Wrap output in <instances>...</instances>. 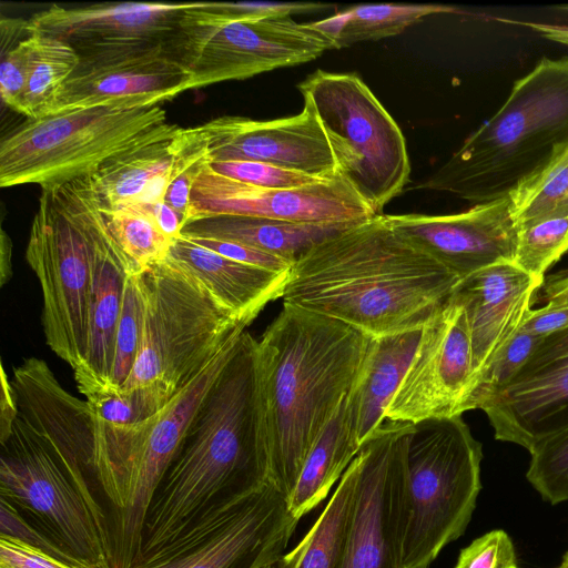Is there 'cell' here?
Wrapping results in <instances>:
<instances>
[{"mask_svg":"<svg viewBox=\"0 0 568 568\" xmlns=\"http://www.w3.org/2000/svg\"><path fill=\"white\" fill-rule=\"evenodd\" d=\"M18 415L19 408L14 389L3 365H1L0 442H3L9 436Z\"/></svg>","mask_w":568,"mask_h":568,"instance_id":"cell-49","label":"cell"},{"mask_svg":"<svg viewBox=\"0 0 568 568\" xmlns=\"http://www.w3.org/2000/svg\"><path fill=\"white\" fill-rule=\"evenodd\" d=\"M371 337L287 303L256 339L268 481L288 498L314 444L346 399Z\"/></svg>","mask_w":568,"mask_h":568,"instance_id":"cell-3","label":"cell"},{"mask_svg":"<svg viewBox=\"0 0 568 568\" xmlns=\"http://www.w3.org/2000/svg\"><path fill=\"white\" fill-rule=\"evenodd\" d=\"M92 233V290L89 341L83 363L73 371L84 397L106 393L114 362L118 325L122 311L128 265L108 227L104 212L89 178L82 179Z\"/></svg>","mask_w":568,"mask_h":568,"instance_id":"cell-22","label":"cell"},{"mask_svg":"<svg viewBox=\"0 0 568 568\" xmlns=\"http://www.w3.org/2000/svg\"><path fill=\"white\" fill-rule=\"evenodd\" d=\"M495 438L529 450L568 425V327L545 337L483 409Z\"/></svg>","mask_w":568,"mask_h":568,"instance_id":"cell-18","label":"cell"},{"mask_svg":"<svg viewBox=\"0 0 568 568\" xmlns=\"http://www.w3.org/2000/svg\"><path fill=\"white\" fill-rule=\"evenodd\" d=\"M359 449L345 399L308 453L295 488L287 498L294 518L301 520L327 497Z\"/></svg>","mask_w":568,"mask_h":568,"instance_id":"cell-28","label":"cell"},{"mask_svg":"<svg viewBox=\"0 0 568 568\" xmlns=\"http://www.w3.org/2000/svg\"><path fill=\"white\" fill-rule=\"evenodd\" d=\"M255 347L256 339L244 331L234 356L154 494L136 561L211 506L268 480Z\"/></svg>","mask_w":568,"mask_h":568,"instance_id":"cell-4","label":"cell"},{"mask_svg":"<svg viewBox=\"0 0 568 568\" xmlns=\"http://www.w3.org/2000/svg\"><path fill=\"white\" fill-rule=\"evenodd\" d=\"M385 216L397 232L459 280L515 260L518 227L508 196L456 214Z\"/></svg>","mask_w":568,"mask_h":568,"instance_id":"cell-21","label":"cell"},{"mask_svg":"<svg viewBox=\"0 0 568 568\" xmlns=\"http://www.w3.org/2000/svg\"><path fill=\"white\" fill-rule=\"evenodd\" d=\"M102 210L129 274H141L168 257L173 241L149 217L126 207Z\"/></svg>","mask_w":568,"mask_h":568,"instance_id":"cell-33","label":"cell"},{"mask_svg":"<svg viewBox=\"0 0 568 568\" xmlns=\"http://www.w3.org/2000/svg\"><path fill=\"white\" fill-rule=\"evenodd\" d=\"M153 387H136L115 393H98L85 397L91 415L112 426H130L159 413L170 400Z\"/></svg>","mask_w":568,"mask_h":568,"instance_id":"cell-39","label":"cell"},{"mask_svg":"<svg viewBox=\"0 0 568 568\" xmlns=\"http://www.w3.org/2000/svg\"><path fill=\"white\" fill-rule=\"evenodd\" d=\"M481 444L462 416L414 425L406 450L399 568H428L464 535L481 490Z\"/></svg>","mask_w":568,"mask_h":568,"instance_id":"cell-6","label":"cell"},{"mask_svg":"<svg viewBox=\"0 0 568 568\" xmlns=\"http://www.w3.org/2000/svg\"><path fill=\"white\" fill-rule=\"evenodd\" d=\"M221 214L306 224H352L375 216L339 176L296 189H266L220 175L206 164L193 184L185 224Z\"/></svg>","mask_w":568,"mask_h":568,"instance_id":"cell-16","label":"cell"},{"mask_svg":"<svg viewBox=\"0 0 568 568\" xmlns=\"http://www.w3.org/2000/svg\"><path fill=\"white\" fill-rule=\"evenodd\" d=\"M559 9H560V10L568 11V4H566V6H560V7H559Z\"/></svg>","mask_w":568,"mask_h":568,"instance_id":"cell-55","label":"cell"},{"mask_svg":"<svg viewBox=\"0 0 568 568\" xmlns=\"http://www.w3.org/2000/svg\"><path fill=\"white\" fill-rule=\"evenodd\" d=\"M0 536H8L37 547L53 557L84 567L50 536L28 520L16 507L0 497ZM87 568V567H84Z\"/></svg>","mask_w":568,"mask_h":568,"instance_id":"cell-44","label":"cell"},{"mask_svg":"<svg viewBox=\"0 0 568 568\" xmlns=\"http://www.w3.org/2000/svg\"><path fill=\"white\" fill-rule=\"evenodd\" d=\"M182 128L164 123L145 139L108 159L89 178L105 210L164 201L175 139Z\"/></svg>","mask_w":568,"mask_h":568,"instance_id":"cell-25","label":"cell"},{"mask_svg":"<svg viewBox=\"0 0 568 568\" xmlns=\"http://www.w3.org/2000/svg\"><path fill=\"white\" fill-rule=\"evenodd\" d=\"M422 328L371 337L346 397L349 424L362 445L386 422V410L416 351Z\"/></svg>","mask_w":568,"mask_h":568,"instance_id":"cell-26","label":"cell"},{"mask_svg":"<svg viewBox=\"0 0 568 568\" xmlns=\"http://www.w3.org/2000/svg\"><path fill=\"white\" fill-rule=\"evenodd\" d=\"M0 568H84L61 560L27 542L0 536Z\"/></svg>","mask_w":568,"mask_h":568,"instance_id":"cell-46","label":"cell"},{"mask_svg":"<svg viewBox=\"0 0 568 568\" xmlns=\"http://www.w3.org/2000/svg\"><path fill=\"white\" fill-rule=\"evenodd\" d=\"M526 479L544 501L555 506L568 501V425L529 450Z\"/></svg>","mask_w":568,"mask_h":568,"instance_id":"cell-35","label":"cell"},{"mask_svg":"<svg viewBox=\"0 0 568 568\" xmlns=\"http://www.w3.org/2000/svg\"><path fill=\"white\" fill-rule=\"evenodd\" d=\"M166 123L159 105L93 106L28 119L0 142V186L53 187L93 174Z\"/></svg>","mask_w":568,"mask_h":568,"instance_id":"cell-10","label":"cell"},{"mask_svg":"<svg viewBox=\"0 0 568 568\" xmlns=\"http://www.w3.org/2000/svg\"><path fill=\"white\" fill-rule=\"evenodd\" d=\"M244 331L245 326H237L202 371L159 413L115 433L103 487L113 532L115 568H130L135 564L154 494L234 356Z\"/></svg>","mask_w":568,"mask_h":568,"instance_id":"cell-7","label":"cell"},{"mask_svg":"<svg viewBox=\"0 0 568 568\" xmlns=\"http://www.w3.org/2000/svg\"><path fill=\"white\" fill-rule=\"evenodd\" d=\"M209 165L220 175L241 183L266 189H296L325 181L301 172L261 162L217 161L209 162Z\"/></svg>","mask_w":568,"mask_h":568,"instance_id":"cell-42","label":"cell"},{"mask_svg":"<svg viewBox=\"0 0 568 568\" xmlns=\"http://www.w3.org/2000/svg\"><path fill=\"white\" fill-rule=\"evenodd\" d=\"M142 275V338L132 373L121 390L153 387L172 398L241 324L197 278L169 256Z\"/></svg>","mask_w":568,"mask_h":568,"instance_id":"cell-9","label":"cell"},{"mask_svg":"<svg viewBox=\"0 0 568 568\" xmlns=\"http://www.w3.org/2000/svg\"><path fill=\"white\" fill-rule=\"evenodd\" d=\"M0 444V497L84 567L115 568L85 403L62 389L38 394Z\"/></svg>","mask_w":568,"mask_h":568,"instance_id":"cell-2","label":"cell"},{"mask_svg":"<svg viewBox=\"0 0 568 568\" xmlns=\"http://www.w3.org/2000/svg\"><path fill=\"white\" fill-rule=\"evenodd\" d=\"M0 93L2 101L16 111L23 93L36 33L30 19L1 18Z\"/></svg>","mask_w":568,"mask_h":568,"instance_id":"cell-37","label":"cell"},{"mask_svg":"<svg viewBox=\"0 0 568 568\" xmlns=\"http://www.w3.org/2000/svg\"><path fill=\"white\" fill-rule=\"evenodd\" d=\"M293 116L256 121L223 115L200 125L209 145V162L251 161L301 172L317 179L336 175V164L313 104Z\"/></svg>","mask_w":568,"mask_h":568,"instance_id":"cell-19","label":"cell"},{"mask_svg":"<svg viewBox=\"0 0 568 568\" xmlns=\"http://www.w3.org/2000/svg\"><path fill=\"white\" fill-rule=\"evenodd\" d=\"M414 424L386 420L356 455L355 505L337 568H399L406 450Z\"/></svg>","mask_w":568,"mask_h":568,"instance_id":"cell-14","label":"cell"},{"mask_svg":"<svg viewBox=\"0 0 568 568\" xmlns=\"http://www.w3.org/2000/svg\"><path fill=\"white\" fill-rule=\"evenodd\" d=\"M352 224H306L221 214L185 224L181 235L230 241L294 262L320 241Z\"/></svg>","mask_w":568,"mask_h":568,"instance_id":"cell-27","label":"cell"},{"mask_svg":"<svg viewBox=\"0 0 568 568\" xmlns=\"http://www.w3.org/2000/svg\"><path fill=\"white\" fill-rule=\"evenodd\" d=\"M358 474L355 456L312 528L283 556L285 568H337L351 525Z\"/></svg>","mask_w":568,"mask_h":568,"instance_id":"cell-29","label":"cell"},{"mask_svg":"<svg viewBox=\"0 0 568 568\" xmlns=\"http://www.w3.org/2000/svg\"><path fill=\"white\" fill-rule=\"evenodd\" d=\"M542 284L514 262H501L462 278L456 285L453 295L466 314L475 387L493 359L521 328Z\"/></svg>","mask_w":568,"mask_h":568,"instance_id":"cell-23","label":"cell"},{"mask_svg":"<svg viewBox=\"0 0 568 568\" xmlns=\"http://www.w3.org/2000/svg\"><path fill=\"white\" fill-rule=\"evenodd\" d=\"M568 148V57L541 59L419 189L474 205L509 196Z\"/></svg>","mask_w":568,"mask_h":568,"instance_id":"cell-5","label":"cell"},{"mask_svg":"<svg viewBox=\"0 0 568 568\" xmlns=\"http://www.w3.org/2000/svg\"><path fill=\"white\" fill-rule=\"evenodd\" d=\"M554 568H568V550L564 554L560 564Z\"/></svg>","mask_w":568,"mask_h":568,"instance_id":"cell-54","label":"cell"},{"mask_svg":"<svg viewBox=\"0 0 568 568\" xmlns=\"http://www.w3.org/2000/svg\"><path fill=\"white\" fill-rule=\"evenodd\" d=\"M544 301L546 304H568V271L554 275L546 283L544 282Z\"/></svg>","mask_w":568,"mask_h":568,"instance_id":"cell-51","label":"cell"},{"mask_svg":"<svg viewBox=\"0 0 568 568\" xmlns=\"http://www.w3.org/2000/svg\"><path fill=\"white\" fill-rule=\"evenodd\" d=\"M168 256L197 278L215 302L244 326L266 304L283 296L290 275L233 261L183 235L173 241Z\"/></svg>","mask_w":568,"mask_h":568,"instance_id":"cell-24","label":"cell"},{"mask_svg":"<svg viewBox=\"0 0 568 568\" xmlns=\"http://www.w3.org/2000/svg\"><path fill=\"white\" fill-rule=\"evenodd\" d=\"M455 568H519V566L510 536L503 529H493L460 550Z\"/></svg>","mask_w":568,"mask_h":568,"instance_id":"cell-43","label":"cell"},{"mask_svg":"<svg viewBox=\"0 0 568 568\" xmlns=\"http://www.w3.org/2000/svg\"><path fill=\"white\" fill-rule=\"evenodd\" d=\"M189 87V73L166 48L80 58L48 115L93 106L130 110L159 105Z\"/></svg>","mask_w":568,"mask_h":568,"instance_id":"cell-20","label":"cell"},{"mask_svg":"<svg viewBox=\"0 0 568 568\" xmlns=\"http://www.w3.org/2000/svg\"><path fill=\"white\" fill-rule=\"evenodd\" d=\"M142 274H128L125 278L122 311L115 337L114 362L106 393L122 389L139 354L145 313Z\"/></svg>","mask_w":568,"mask_h":568,"instance_id":"cell-34","label":"cell"},{"mask_svg":"<svg viewBox=\"0 0 568 568\" xmlns=\"http://www.w3.org/2000/svg\"><path fill=\"white\" fill-rule=\"evenodd\" d=\"M568 251V215L519 227L514 263L545 282V273Z\"/></svg>","mask_w":568,"mask_h":568,"instance_id":"cell-36","label":"cell"},{"mask_svg":"<svg viewBox=\"0 0 568 568\" xmlns=\"http://www.w3.org/2000/svg\"><path fill=\"white\" fill-rule=\"evenodd\" d=\"M283 556L262 568H285L284 561H283Z\"/></svg>","mask_w":568,"mask_h":568,"instance_id":"cell-53","label":"cell"},{"mask_svg":"<svg viewBox=\"0 0 568 568\" xmlns=\"http://www.w3.org/2000/svg\"><path fill=\"white\" fill-rule=\"evenodd\" d=\"M568 327V304H546L540 308H531L523 323L521 329L545 337L554 332Z\"/></svg>","mask_w":568,"mask_h":568,"instance_id":"cell-47","label":"cell"},{"mask_svg":"<svg viewBox=\"0 0 568 568\" xmlns=\"http://www.w3.org/2000/svg\"><path fill=\"white\" fill-rule=\"evenodd\" d=\"M233 261L277 273L290 272L293 262L247 245L215 239L186 237Z\"/></svg>","mask_w":568,"mask_h":568,"instance_id":"cell-45","label":"cell"},{"mask_svg":"<svg viewBox=\"0 0 568 568\" xmlns=\"http://www.w3.org/2000/svg\"><path fill=\"white\" fill-rule=\"evenodd\" d=\"M79 62L80 55L70 44L36 31L29 73L16 112L28 119L48 115L57 94Z\"/></svg>","mask_w":568,"mask_h":568,"instance_id":"cell-31","label":"cell"},{"mask_svg":"<svg viewBox=\"0 0 568 568\" xmlns=\"http://www.w3.org/2000/svg\"><path fill=\"white\" fill-rule=\"evenodd\" d=\"M475 387L473 353L463 305L452 294L422 327L409 366L386 420L418 424L462 416Z\"/></svg>","mask_w":568,"mask_h":568,"instance_id":"cell-15","label":"cell"},{"mask_svg":"<svg viewBox=\"0 0 568 568\" xmlns=\"http://www.w3.org/2000/svg\"><path fill=\"white\" fill-rule=\"evenodd\" d=\"M11 276V242L2 230L1 235V284L3 285Z\"/></svg>","mask_w":568,"mask_h":568,"instance_id":"cell-52","label":"cell"},{"mask_svg":"<svg viewBox=\"0 0 568 568\" xmlns=\"http://www.w3.org/2000/svg\"><path fill=\"white\" fill-rule=\"evenodd\" d=\"M517 227L568 215V148L509 194Z\"/></svg>","mask_w":568,"mask_h":568,"instance_id":"cell-32","label":"cell"},{"mask_svg":"<svg viewBox=\"0 0 568 568\" xmlns=\"http://www.w3.org/2000/svg\"><path fill=\"white\" fill-rule=\"evenodd\" d=\"M498 21L510 24H519L539 33L542 38L568 47V24H552L545 22L520 21L506 18H497Z\"/></svg>","mask_w":568,"mask_h":568,"instance_id":"cell-50","label":"cell"},{"mask_svg":"<svg viewBox=\"0 0 568 568\" xmlns=\"http://www.w3.org/2000/svg\"><path fill=\"white\" fill-rule=\"evenodd\" d=\"M325 132L342 178L375 214L409 180L404 134L371 89L354 73L317 70L298 84Z\"/></svg>","mask_w":568,"mask_h":568,"instance_id":"cell-11","label":"cell"},{"mask_svg":"<svg viewBox=\"0 0 568 568\" xmlns=\"http://www.w3.org/2000/svg\"><path fill=\"white\" fill-rule=\"evenodd\" d=\"M452 12L458 10L442 4H361L317 22L333 36L336 49H339L397 36L425 17Z\"/></svg>","mask_w":568,"mask_h":568,"instance_id":"cell-30","label":"cell"},{"mask_svg":"<svg viewBox=\"0 0 568 568\" xmlns=\"http://www.w3.org/2000/svg\"><path fill=\"white\" fill-rule=\"evenodd\" d=\"M195 2L53 4L30 18L33 29L70 44L80 58L168 48L184 11Z\"/></svg>","mask_w":568,"mask_h":568,"instance_id":"cell-17","label":"cell"},{"mask_svg":"<svg viewBox=\"0 0 568 568\" xmlns=\"http://www.w3.org/2000/svg\"><path fill=\"white\" fill-rule=\"evenodd\" d=\"M541 339L520 328L479 378L469 398L468 410H483L510 383Z\"/></svg>","mask_w":568,"mask_h":568,"instance_id":"cell-40","label":"cell"},{"mask_svg":"<svg viewBox=\"0 0 568 568\" xmlns=\"http://www.w3.org/2000/svg\"><path fill=\"white\" fill-rule=\"evenodd\" d=\"M331 4L314 2H196L191 9L197 17L215 22H243L296 13L323 11Z\"/></svg>","mask_w":568,"mask_h":568,"instance_id":"cell-41","label":"cell"},{"mask_svg":"<svg viewBox=\"0 0 568 568\" xmlns=\"http://www.w3.org/2000/svg\"><path fill=\"white\" fill-rule=\"evenodd\" d=\"M459 281L379 214L301 255L282 298L379 337L422 328Z\"/></svg>","mask_w":568,"mask_h":568,"instance_id":"cell-1","label":"cell"},{"mask_svg":"<svg viewBox=\"0 0 568 568\" xmlns=\"http://www.w3.org/2000/svg\"><path fill=\"white\" fill-rule=\"evenodd\" d=\"M123 207L133 210L149 217L159 227V230L172 241L181 236L184 220L164 201L155 203H138Z\"/></svg>","mask_w":568,"mask_h":568,"instance_id":"cell-48","label":"cell"},{"mask_svg":"<svg viewBox=\"0 0 568 568\" xmlns=\"http://www.w3.org/2000/svg\"><path fill=\"white\" fill-rule=\"evenodd\" d=\"M195 3L184 11L166 48L189 73V90L306 63L336 49L333 36L318 22L274 17L215 23L193 13Z\"/></svg>","mask_w":568,"mask_h":568,"instance_id":"cell-12","label":"cell"},{"mask_svg":"<svg viewBox=\"0 0 568 568\" xmlns=\"http://www.w3.org/2000/svg\"><path fill=\"white\" fill-rule=\"evenodd\" d=\"M207 140L200 126L183 129L175 139L173 163L164 202L187 220L190 196L197 176L209 164Z\"/></svg>","mask_w":568,"mask_h":568,"instance_id":"cell-38","label":"cell"},{"mask_svg":"<svg viewBox=\"0 0 568 568\" xmlns=\"http://www.w3.org/2000/svg\"><path fill=\"white\" fill-rule=\"evenodd\" d=\"M298 521L267 480L211 506L130 568H262L284 555Z\"/></svg>","mask_w":568,"mask_h":568,"instance_id":"cell-13","label":"cell"},{"mask_svg":"<svg viewBox=\"0 0 568 568\" xmlns=\"http://www.w3.org/2000/svg\"><path fill=\"white\" fill-rule=\"evenodd\" d=\"M26 258L42 293L45 343L75 371L88 351L92 290V233L82 179L42 189Z\"/></svg>","mask_w":568,"mask_h":568,"instance_id":"cell-8","label":"cell"}]
</instances>
